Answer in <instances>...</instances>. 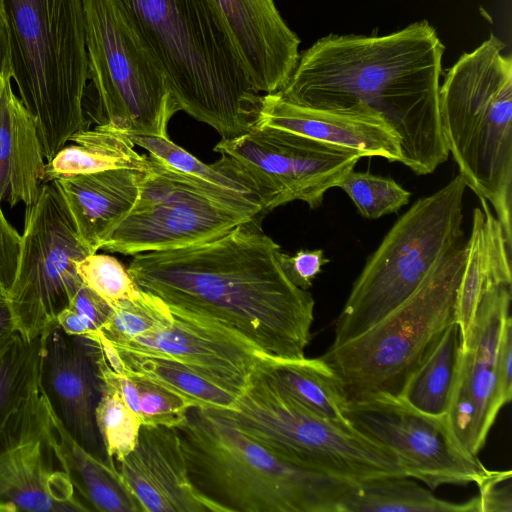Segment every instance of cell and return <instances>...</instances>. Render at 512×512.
Instances as JSON below:
<instances>
[{"label": "cell", "instance_id": "1", "mask_svg": "<svg viewBox=\"0 0 512 512\" xmlns=\"http://www.w3.org/2000/svg\"><path fill=\"white\" fill-rule=\"evenodd\" d=\"M261 218L204 242L136 254L127 271L169 307L224 324L272 358H303L315 302L288 278Z\"/></svg>", "mask_w": 512, "mask_h": 512}, {"label": "cell", "instance_id": "2", "mask_svg": "<svg viewBox=\"0 0 512 512\" xmlns=\"http://www.w3.org/2000/svg\"><path fill=\"white\" fill-rule=\"evenodd\" d=\"M444 50L427 21L384 36L331 34L299 53L277 93L304 107L378 114L399 139L401 163L427 175L449 157L439 109Z\"/></svg>", "mask_w": 512, "mask_h": 512}, {"label": "cell", "instance_id": "3", "mask_svg": "<svg viewBox=\"0 0 512 512\" xmlns=\"http://www.w3.org/2000/svg\"><path fill=\"white\" fill-rule=\"evenodd\" d=\"M161 62L175 100L229 139L249 131L262 95L215 0H121Z\"/></svg>", "mask_w": 512, "mask_h": 512}, {"label": "cell", "instance_id": "4", "mask_svg": "<svg viewBox=\"0 0 512 512\" xmlns=\"http://www.w3.org/2000/svg\"><path fill=\"white\" fill-rule=\"evenodd\" d=\"M176 429L193 485L223 512H344L358 484L295 465L207 409Z\"/></svg>", "mask_w": 512, "mask_h": 512}, {"label": "cell", "instance_id": "5", "mask_svg": "<svg viewBox=\"0 0 512 512\" xmlns=\"http://www.w3.org/2000/svg\"><path fill=\"white\" fill-rule=\"evenodd\" d=\"M9 35L11 75L36 120L50 162L78 131L88 84L83 0H0Z\"/></svg>", "mask_w": 512, "mask_h": 512}, {"label": "cell", "instance_id": "6", "mask_svg": "<svg viewBox=\"0 0 512 512\" xmlns=\"http://www.w3.org/2000/svg\"><path fill=\"white\" fill-rule=\"evenodd\" d=\"M491 35L440 85L441 126L466 187L492 206L512 244V59Z\"/></svg>", "mask_w": 512, "mask_h": 512}, {"label": "cell", "instance_id": "7", "mask_svg": "<svg viewBox=\"0 0 512 512\" xmlns=\"http://www.w3.org/2000/svg\"><path fill=\"white\" fill-rule=\"evenodd\" d=\"M466 188L458 174L396 220L354 282L331 346L357 337L437 276L464 263Z\"/></svg>", "mask_w": 512, "mask_h": 512}, {"label": "cell", "instance_id": "8", "mask_svg": "<svg viewBox=\"0 0 512 512\" xmlns=\"http://www.w3.org/2000/svg\"><path fill=\"white\" fill-rule=\"evenodd\" d=\"M90 122L131 135L167 136L180 108L167 74L121 0H83Z\"/></svg>", "mask_w": 512, "mask_h": 512}, {"label": "cell", "instance_id": "9", "mask_svg": "<svg viewBox=\"0 0 512 512\" xmlns=\"http://www.w3.org/2000/svg\"><path fill=\"white\" fill-rule=\"evenodd\" d=\"M253 374L227 409H207L279 457L300 467L346 481L405 476L387 448L358 431L342 428L310 413L285 394L268 368Z\"/></svg>", "mask_w": 512, "mask_h": 512}, {"label": "cell", "instance_id": "10", "mask_svg": "<svg viewBox=\"0 0 512 512\" xmlns=\"http://www.w3.org/2000/svg\"><path fill=\"white\" fill-rule=\"evenodd\" d=\"M463 268L464 263L440 274L365 332L321 356L340 379L348 402L399 396L407 378L456 322Z\"/></svg>", "mask_w": 512, "mask_h": 512}, {"label": "cell", "instance_id": "11", "mask_svg": "<svg viewBox=\"0 0 512 512\" xmlns=\"http://www.w3.org/2000/svg\"><path fill=\"white\" fill-rule=\"evenodd\" d=\"M89 251L81 243L54 182L41 185L26 206L13 285L8 293L18 333L33 340L55 323L83 285L76 263Z\"/></svg>", "mask_w": 512, "mask_h": 512}, {"label": "cell", "instance_id": "12", "mask_svg": "<svg viewBox=\"0 0 512 512\" xmlns=\"http://www.w3.org/2000/svg\"><path fill=\"white\" fill-rule=\"evenodd\" d=\"M138 198L101 249L124 255L190 246L255 217L150 155ZM262 217V216H261Z\"/></svg>", "mask_w": 512, "mask_h": 512}, {"label": "cell", "instance_id": "13", "mask_svg": "<svg viewBox=\"0 0 512 512\" xmlns=\"http://www.w3.org/2000/svg\"><path fill=\"white\" fill-rule=\"evenodd\" d=\"M214 151L250 177L264 214L296 200L319 207L325 193L364 157L355 149L272 127H252L222 139Z\"/></svg>", "mask_w": 512, "mask_h": 512}, {"label": "cell", "instance_id": "14", "mask_svg": "<svg viewBox=\"0 0 512 512\" xmlns=\"http://www.w3.org/2000/svg\"><path fill=\"white\" fill-rule=\"evenodd\" d=\"M345 416L356 431L391 451L408 477L430 489L479 484L489 472L458 443L446 417L424 414L399 397L377 394L349 401Z\"/></svg>", "mask_w": 512, "mask_h": 512}, {"label": "cell", "instance_id": "15", "mask_svg": "<svg viewBox=\"0 0 512 512\" xmlns=\"http://www.w3.org/2000/svg\"><path fill=\"white\" fill-rule=\"evenodd\" d=\"M87 510L57 458L51 406L41 388L0 431V512Z\"/></svg>", "mask_w": 512, "mask_h": 512}, {"label": "cell", "instance_id": "16", "mask_svg": "<svg viewBox=\"0 0 512 512\" xmlns=\"http://www.w3.org/2000/svg\"><path fill=\"white\" fill-rule=\"evenodd\" d=\"M169 308L172 318L166 325L113 345L119 351L179 362L237 394L255 372L276 359L224 324Z\"/></svg>", "mask_w": 512, "mask_h": 512}, {"label": "cell", "instance_id": "17", "mask_svg": "<svg viewBox=\"0 0 512 512\" xmlns=\"http://www.w3.org/2000/svg\"><path fill=\"white\" fill-rule=\"evenodd\" d=\"M512 287L486 294L471 337L461 347L446 418L458 443L477 456L498 412L505 405L496 381V360L504 324L510 316Z\"/></svg>", "mask_w": 512, "mask_h": 512}, {"label": "cell", "instance_id": "18", "mask_svg": "<svg viewBox=\"0 0 512 512\" xmlns=\"http://www.w3.org/2000/svg\"><path fill=\"white\" fill-rule=\"evenodd\" d=\"M99 353L96 341L68 335L55 323L46 332L41 384L66 431L82 447L107 461L95 422L102 393Z\"/></svg>", "mask_w": 512, "mask_h": 512}, {"label": "cell", "instance_id": "19", "mask_svg": "<svg viewBox=\"0 0 512 512\" xmlns=\"http://www.w3.org/2000/svg\"><path fill=\"white\" fill-rule=\"evenodd\" d=\"M118 471L142 512H223L193 485L176 428L142 425Z\"/></svg>", "mask_w": 512, "mask_h": 512}, {"label": "cell", "instance_id": "20", "mask_svg": "<svg viewBox=\"0 0 512 512\" xmlns=\"http://www.w3.org/2000/svg\"><path fill=\"white\" fill-rule=\"evenodd\" d=\"M254 89L275 93L288 82L300 40L274 0H215Z\"/></svg>", "mask_w": 512, "mask_h": 512}, {"label": "cell", "instance_id": "21", "mask_svg": "<svg viewBox=\"0 0 512 512\" xmlns=\"http://www.w3.org/2000/svg\"><path fill=\"white\" fill-rule=\"evenodd\" d=\"M253 127H272L358 150L364 157L401 162L397 135L369 110H324L296 105L277 92L262 95Z\"/></svg>", "mask_w": 512, "mask_h": 512}, {"label": "cell", "instance_id": "22", "mask_svg": "<svg viewBox=\"0 0 512 512\" xmlns=\"http://www.w3.org/2000/svg\"><path fill=\"white\" fill-rule=\"evenodd\" d=\"M144 170L110 169L57 178L78 237L90 254L104 242L133 208Z\"/></svg>", "mask_w": 512, "mask_h": 512}, {"label": "cell", "instance_id": "23", "mask_svg": "<svg viewBox=\"0 0 512 512\" xmlns=\"http://www.w3.org/2000/svg\"><path fill=\"white\" fill-rule=\"evenodd\" d=\"M481 208L473 211L470 236L467 238L464 268L459 283L455 321L461 346L467 345L476 314L484 295L512 286L511 250L503 227L490 205L480 199Z\"/></svg>", "mask_w": 512, "mask_h": 512}, {"label": "cell", "instance_id": "24", "mask_svg": "<svg viewBox=\"0 0 512 512\" xmlns=\"http://www.w3.org/2000/svg\"><path fill=\"white\" fill-rule=\"evenodd\" d=\"M11 69L0 79V204L31 205L38 197L45 174L35 118L11 85Z\"/></svg>", "mask_w": 512, "mask_h": 512}, {"label": "cell", "instance_id": "25", "mask_svg": "<svg viewBox=\"0 0 512 512\" xmlns=\"http://www.w3.org/2000/svg\"><path fill=\"white\" fill-rule=\"evenodd\" d=\"M51 421L52 440L59 463L75 490L93 509L101 512H142L116 466L82 447L66 431L52 407Z\"/></svg>", "mask_w": 512, "mask_h": 512}, {"label": "cell", "instance_id": "26", "mask_svg": "<svg viewBox=\"0 0 512 512\" xmlns=\"http://www.w3.org/2000/svg\"><path fill=\"white\" fill-rule=\"evenodd\" d=\"M130 138L165 166L254 216L264 215L255 184L227 157L222 155L216 162L206 164L172 142L168 136L131 135Z\"/></svg>", "mask_w": 512, "mask_h": 512}, {"label": "cell", "instance_id": "27", "mask_svg": "<svg viewBox=\"0 0 512 512\" xmlns=\"http://www.w3.org/2000/svg\"><path fill=\"white\" fill-rule=\"evenodd\" d=\"M54 158L46 163L43 183L57 178L110 169L145 170L147 156L135 150L130 136L107 125H96L73 134Z\"/></svg>", "mask_w": 512, "mask_h": 512}, {"label": "cell", "instance_id": "28", "mask_svg": "<svg viewBox=\"0 0 512 512\" xmlns=\"http://www.w3.org/2000/svg\"><path fill=\"white\" fill-rule=\"evenodd\" d=\"M268 373L285 394L310 413L353 429L345 416L348 399L342 383L321 357L275 359Z\"/></svg>", "mask_w": 512, "mask_h": 512}, {"label": "cell", "instance_id": "29", "mask_svg": "<svg viewBox=\"0 0 512 512\" xmlns=\"http://www.w3.org/2000/svg\"><path fill=\"white\" fill-rule=\"evenodd\" d=\"M460 350V330L454 322L407 378L398 397L424 414L446 417Z\"/></svg>", "mask_w": 512, "mask_h": 512}, {"label": "cell", "instance_id": "30", "mask_svg": "<svg viewBox=\"0 0 512 512\" xmlns=\"http://www.w3.org/2000/svg\"><path fill=\"white\" fill-rule=\"evenodd\" d=\"M344 512H480V505L478 496L465 502L446 501L410 477L393 476L358 483Z\"/></svg>", "mask_w": 512, "mask_h": 512}, {"label": "cell", "instance_id": "31", "mask_svg": "<svg viewBox=\"0 0 512 512\" xmlns=\"http://www.w3.org/2000/svg\"><path fill=\"white\" fill-rule=\"evenodd\" d=\"M119 353L126 365V373L155 382L186 398L194 407L227 409L239 395L179 362L123 351Z\"/></svg>", "mask_w": 512, "mask_h": 512}, {"label": "cell", "instance_id": "32", "mask_svg": "<svg viewBox=\"0 0 512 512\" xmlns=\"http://www.w3.org/2000/svg\"><path fill=\"white\" fill-rule=\"evenodd\" d=\"M46 332L33 340L18 333L0 352V431L14 412L42 388Z\"/></svg>", "mask_w": 512, "mask_h": 512}, {"label": "cell", "instance_id": "33", "mask_svg": "<svg viewBox=\"0 0 512 512\" xmlns=\"http://www.w3.org/2000/svg\"><path fill=\"white\" fill-rule=\"evenodd\" d=\"M102 381L95 422L108 463H119L136 447L142 422L123 400L118 388Z\"/></svg>", "mask_w": 512, "mask_h": 512}, {"label": "cell", "instance_id": "34", "mask_svg": "<svg viewBox=\"0 0 512 512\" xmlns=\"http://www.w3.org/2000/svg\"><path fill=\"white\" fill-rule=\"evenodd\" d=\"M169 306L159 297L140 289L137 297L114 307L100 332L112 344H118L152 332L170 322Z\"/></svg>", "mask_w": 512, "mask_h": 512}, {"label": "cell", "instance_id": "35", "mask_svg": "<svg viewBox=\"0 0 512 512\" xmlns=\"http://www.w3.org/2000/svg\"><path fill=\"white\" fill-rule=\"evenodd\" d=\"M365 218L377 219L397 212L410 199V192L396 181L369 172L350 171L338 184Z\"/></svg>", "mask_w": 512, "mask_h": 512}, {"label": "cell", "instance_id": "36", "mask_svg": "<svg viewBox=\"0 0 512 512\" xmlns=\"http://www.w3.org/2000/svg\"><path fill=\"white\" fill-rule=\"evenodd\" d=\"M76 270L82 283L111 307L140 292L128 271L112 256L89 254L76 263Z\"/></svg>", "mask_w": 512, "mask_h": 512}, {"label": "cell", "instance_id": "37", "mask_svg": "<svg viewBox=\"0 0 512 512\" xmlns=\"http://www.w3.org/2000/svg\"><path fill=\"white\" fill-rule=\"evenodd\" d=\"M136 382L140 395L142 425L176 428L194 405L177 393L141 376L126 373Z\"/></svg>", "mask_w": 512, "mask_h": 512}, {"label": "cell", "instance_id": "38", "mask_svg": "<svg viewBox=\"0 0 512 512\" xmlns=\"http://www.w3.org/2000/svg\"><path fill=\"white\" fill-rule=\"evenodd\" d=\"M112 307L84 284L70 305L59 313L56 323L72 336L91 337L105 324Z\"/></svg>", "mask_w": 512, "mask_h": 512}, {"label": "cell", "instance_id": "39", "mask_svg": "<svg viewBox=\"0 0 512 512\" xmlns=\"http://www.w3.org/2000/svg\"><path fill=\"white\" fill-rule=\"evenodd\" d=\"M512 474L507 471H489L477 484L480 512L512 511Z\"/></svg>", "mask_w": 512, "mask_h": 512}, {"label": "cell", "instance_id": "40", "mask_svg": "<svg viewBox=\"0 0 512 512\" xmlns=\"http://www.w3.org/2000/svg\"><path fill=\"white\" fill-rule=\"evenodd\" d=\"M281 261L285 273L293 284L303 290H308L329 260L324 256L323 250L316 249L300 250L292 256L282 253Z\"/></svg>", "mask_w": 512, "mask_h": 512}, {"label": "cell", "instance_id": "41", "mask_svg": "<svg viewBox=\"0 0 512 512\" xmlns=\"http://www.w3.org/2000/svg\"><path fill=\"white\" fill-rule=\"evenodd\" d=\"M21 235L5 218L0 204V288L9 293L16 274Z\"/></svg>", "mask_w": 512, "mask_h": 512}, {"label": "cell", "instance_id": "42", "mask_svg": "<svg viewBox=\"0 0 512 512\" xmlns=\"http://www.w3.org/2000/svg\"><path fill=\"white\" fill-rule=\"evenodd\" d=\"M498 394L504 404L512 397V318L504 324L496 360Z\"/></svg>", "mask_w": 512, "mask_h": 512}, {"label": "cell", "instance_id": "43", "mask_svg": "<svg viewBox=\"0 0 512 512\" xmlns=\"http://www.w3.org/2000/svg\"><path fill=\"white\" fill-rule=\"evenodd\" d=\"M17 334V325L8 293L0 288V352L9 345Z\"/></svg>", "mask_w": 512, "mask_h": 512}, {"label": "cell", "instance_id": "44", "mask_svg": "<svg viewBox=\"0 0 512 512\" xmlns=\"http://www.w3.org/2000/svg\"><path fill=\"white\" fill-rule=\"evenodd\" d=\"M8 69H11L10 42L7 25L0 8V79Z\"/></svg>", "mask_w": 512, "mask_h": 512}]
</instances>
